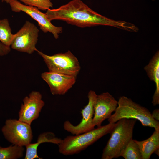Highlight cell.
Instances as JSON below:
<instances>
[{
	"label": "cell",
	"instance_id": "1",
	"mask_svg": "<svg viewBox=\"0 0 159 159\" xmlns=\"http://www.w3.org/2000/svg\"><path fill=\"white\" fill-rule=\"evenodd\" d=\"M51 21L58 20L80 27L98 25L114 26L131 31L132 24L115 21L103 16L89 8L81 0H73L56 9H49L45 13Z\"/></svg>",
	"mask_w": 159,
	"mask_h": 159
},
{
	"label": "cell",
	"instance_id": "2",
	"mask_svg": "<svg viewBox=\"0 0 159 159\" xmlns=\"http://www.w3.org/2000/svg\"><path fill=\"white\" fill-rule=\"evenodd\" d=\"M136 121L135 119L124 118L115 122L103 150L102 159H112L120 156L122 151L132 139L133 130Z\"/></svg>",
	"mask_w": 159,
	"mask_h": 159
},
{
	"label": "cell",
	"instance_id": "3",
	"mask_svg": "<svg viewBox=\"0 0 159 159\" xmlns=\"http://www.w3.org/2000/svg\"><path fill=\"white\" fill-rule=\"evenodd\" d=\"M114 112L108 119L110 123H115L124 118L133 119L139 120L143 126L159 130V122L153 118L149 110L130 98L125 96L120 97Z\"/></svg>",
	"mask_w": 159,
	"mask_h": 159
},
{
	"label": "cell",
	"instance_id": "4",
	"mask_svg": "<svg viewBox=\"0 0 159 159\" xmlns=\"http://www.w3.org/2000/svg\"><path fill=\"white\" fill-rule=\"evenodd\" d=\"M115 125V123H109L87 132L67 136L58 145L59 151L66 156L77 154L104 135L110 133Z\"/></svg>",
	"mask_w": 159,
	"mask_h": 159
},
{
	"label": "cell",
	"instance_id": "5",
	"mask_svg": "<svg viewBox=\"0 0 159 159\" xmlns=\"http://www.w3.org/2000/svg\"><path fill=\"white\" fill-rule=\"evenodd\" d=\"M43 58L49 71L76 77L81 69L77 58L69 50L64 53H59L48 55L37 50Z\"/></svg>",
	"mask_w": 159,
	"mask_h": 159
},
{
	"label": "cell",
	"instance_id": "6",
	"mask_svg": "<svg viewBox=\"0 0 159 159\" xmlns=\"http://www.w3.org/2000/svg\"><path fill=\"white\" fill-rule=\"evenodd\" d=\"M1 131L5 139L13 145L26 146L33 139L31 125L19 120H6Z\"/></svg>",
	"mask_w": 159,
	"mask_h": 159
},
{
	"label": "cell",
	"instance_id": "7",
	"mask_svg": "<svg viewBox=\"0 0 159 159\" xmlns=\"http://www.w3.org/2000/svg\"><path fill=\"white\" fill-rule=\"evenodd\" d=\"M39 30L36 26L26 21L22 27L14 34L11 47L17 51L30 54L38 50L36 47Z\"/></svg>",
	"mask_w": 159,
	"mask_h": 159
},
{
	"label": "cell",
	"instance_id": "8",
	"mask_svg": "<svg viewBox=\"0 0 159 159\" xmlns=\"http://www.w3.org/2000/svg\"><path fill=\"white\" fill-rule=\"evenodd\" d=\"M9 4L13 11L25 12L37 22L40 29L43 32H49L55 39L59 38V34L62 32V27L53 24L45 13L42 12L36 7L24 4L18 0H11Z\"/></svg>",
	"mask_w": 159,
	"mask_h": 159
},
{
	"label": "cell",
	"instance_id": "9",
	"mask_svg": "<svg viewBox=\"0 0 159 159\" xmlns=\"http://www.w3.org/2000/svg\"><path fill=\"white\" fill-rule=\"evenodd\" d=\"M97 95L93 90H90L88 94L87 104L82 109V119L80 122L74 125L69 121H66L63 124L64 128L73 135H77L91 131L95 128L92 123L94 115L93 105Z\"/></svg>",
	"mask_w": 159,
	"mask_h": 159
},
{
	"label": "cell",
	"instance_id": "10",
	"mask_svg": "<svg viewBox=\"0 0 159 159\" xmlns=\"http://www.w3.org/2000/svg\"><path fill=\"white\" fill-rule=\"evenodd\" d=\"M117 104L118 101L108 92L97 95L93 105L92 123L94 126H101L102 122L115 111Z\"/></svg>",
	"mask_w": 159,
	"mask_h": 159
},
{
	"label": "cell",
	"instance_id": "11",
	"mask_svg": "<svg viewBox=\"0 0 159 159\" xmlns=\"http://www.w3.org/2000/svg\"><path fill=\"white\" fill-rule=\"evenodd\" d=\"M23 101L19 112L18 120L31 125L39 117L45 103L42 94L37 91L32 92Z\"/></svg>",
	"mask_w": 159,
	"mask_h": 159
},
{
	"label": "cell",
	"instance_id": "12",
	"mask_svg": "<svg viewBox=\"0 0 159 159\" xmlns=\"http://www.w3.org/2000/svg\"><path fill=\"white\" fill-rule=\"evenodd\" d=\"M42 79L48 85L53 95H64L75 84L77 77L48 72L42 73Z\"/></svg>",
	"mask_w": 159,
	"mask_h": 159
},
{
	"label": "cell",
	"instance_id": "13",
	"mask_svg": "<svg viewBox=\"0 0 159 159\" xmlns=\"http://www.w3.org/2000/svg\"><path fill=\"white\" fill-rule=\"evenodd\" d=\"M150 80L155 84V90L152 97L154 106L159 104V51H158L149 63L144 68Z\"/></svg>",
	"mask_w": 159,
	"mask_h": 159
},
{
	"label": "cell",
	"instance_id": "14",
	"mask_svg": "<svg viewBox=\"0 0 159 159\" xmlns=\"http://www.w3.org/2000/svg\"><path fill=\"white\" fill-rule=\"evenodd\" d=\"M62 140L56 137L55 135L51 132H47L40 134L38 136L37 142L29 143L26 146V152L24 159H42L38 155L37 149L39 145L45 142L51 143L58 145Z\"/></svg>",
	"mask_w": 159,
	"mask_h": 159
},
{
	"label": "cell",
	"instance_id": "15",
	"mask_svg": "<svg viewBox=\"0 0 159 159\" xmlns=\"http://www.w3.org/2000/svg\"><path fill=\"white\" fill-rule=\"evenodd\" d=\"M134 140L140 148L142 159H149L151 155L159 148V130H155L152 135L145 140Z\"/></svg>",
	"mask_w": 159,
	"mask_h": 159
},
{
	"label": "cell",
	"instance_id": "16",
	"mask_svg": "<svg viewBox=\"0 0 159 159\" xmlns=\"http://www.w3.org/2000/svg\"><path fill=\"white\" fill-rule=\"evenodd\" d=\"M23 146L12 145L6 148H0V159H16L22 157Z\"/></svg>",
	"mask_w": 159,
	"mask_h": 159
},
{
	"label": "cell",
	"instance_id": "17",
	"mask_svg": "<svg viewBox=\"0 0 159 159\" xmlns=\"http://www.w3.org/2000/svg\"><path fill=\"white\" fill-rule=\"evenodd\" d=\"M9 21L4 18L0 20V42L10 47L14 37Z\"/></svg>",
	"mask_w": 159,
	"mask_h": 159
},
{
	"label": "cell",
	"instance_id": "18",
	"mask_svg": "<svg viewBox=\"0 0 159 159\" xmlns=\"http://www.w3.org/2000/svg\"><path fill=\"white\" fill-rule=\"evenodd\" d=\"M120 156L125 159H142L140 148L134 140L131 139L122 151Z\"/></svg>",
	"mask_w": 159,
	"mask_h": 159
},
{
	"label": "cell",
	"instance_id": "19",
	"mask_svg": "<svg viewBox=\"0 0 159 159\" xmlns=\"http://www.w3.org/2000/svg\"><path fill=\"white\" fill-rule=\"evenodd\" d=\"M25 5L34 7L39 9L47 10L53 7L52 0H19Z\"/></svg>",
	"mask_w": 159,
	"mask_h": 159
},
{
	"label": "cell",
	"instance_id": "20",
	"mask_svg": "<svg viewBox=\"0 0 159 159\" xmlns=\"http://www.w3.org/2000/svg\"><path fill=\"white\" fill-rule=\"evenodd\" d=\"M11 51L10 47L6 46L0 42V56L7 54Z\"/></svg>",
	"mask_w": 159,
	"mask_h": 159
},
{
	"label": "cell",
	"instance_id": "21",
	"mask_svg": "<svg viewBox=\"0 0 159 159\" xmlns=\"http://www.w3.org/2000/svg\"><path fill=\"white\" fill-rule=\"evenodd\" d=\"M151 113L153 118L155 120L159 121V109L158 108L155 109Z\"/></svg>",
	"mask_w": 159,
	"mask_h": 159
},
{
	"label": "cell",
	"instance_id": "22",
	"mask_svg": "<svg viewBox=\"0 0 159 159\" xmlns=\"http://www.w3.org/2000/svg\"><path fill=\"white\" fill-rule=\"evenodd\" d=\"M157 155L158 156L159 155V148L156 150L154 153Z\"/></svg>",
	"mask_w": 159,
	"mask_h": 159
},
{
	"label": "cell",
	"instance_id": "23",
	"mask_svg": "<svg viewBox=\"0 0 159 159\" xmlns=\"http://www.w3.org/2000/svg\"><path fill=\"white\" fill-rule=\"evenodd\" d=\"M11 0H1L2 2H5L6 3H9Z\"/></svg>",
	"mask_w": 159,
	"mask_h": 159
},
{
	"label": "cell",
	"instance_id": "24",
	"mask_svg": "<svg viewBox=\"0 0 159 159\" xmlns=\"http://www.w3.org/2000/svg\"><path fill=\"white\" fill-rule=\"evenodd\" d=\"M1 147L0 146V148Z\"/></svg>",
	"mask_w": 159,
	"mask_h": 159
}]
</instances>
